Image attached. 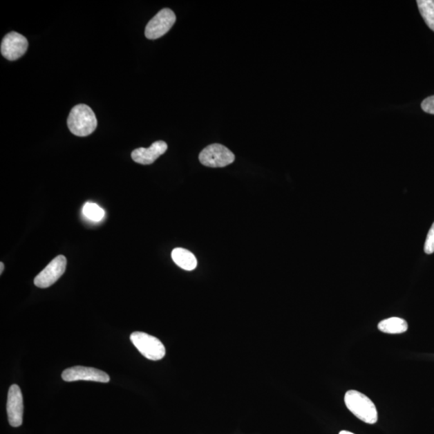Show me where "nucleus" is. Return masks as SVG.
<instances>
[{
	"instance_id": "10",
	"label": "nucleus",
	"mask_w": 434,
	"mask_h": 434,
	"mask_svg": "<svg viewBox=\"0 0 434 434\" xmlns=\"http://www.w3.org/2000/svg\"><path fill=\"white\" fill-rule=\"evenodd\" d=\"M167 150V144L164 141L155 142L149 148L140 147L133 151L131 157L133 160L142 165H150L158 158L164 155Z\"/></svg>"
},
{
	"instance_id": "16",
	"label": "nucleus",
	"mask_w": 434,
	"mask_h": 434,
	"mask_svg": "<svg viewBox=\"0 0 434 434\" xmlns=\"http://www.w3.org/2000/svg\"><path fill=\"white\" fill-rule=\"evenodd\" d=\"M422 108L426 113L434 115V95L426 98L422 103Z\"/></svg>"
},
{
	"instance_id": "11",
	"label": "nucleus",
	"mask_w": 434,
	"mask_h": 434,
	"mask_svg": "<svg viewBox=\"0 0 434 434\" xmlns=\"http://www.w3.org/2000/svg\"><path fill=\"white\" fill-rule=\"evenodd\" d=\"M171 258L174 263L182 270H194L197 266V260L194 254L182 248H176L172 251Z\"/></svg>"
},
{
	"instance_id": "6",
	"label": "nucleus",
	"mask_w": 434,
	"mask_h": 434,
	"mask_svg": "<svg viewBox=\"0 0 434 434\" xmlns=\"http://www.w3.org/2000/svg\"><path fill=\"white\" fill-rule=\"evenodd\" d=\"M66 256H57L37 276L34 284L39 288L50 287L66 272Z\"/></svg>"
},
{
	"instance_id": "14",
	"label": "nucleus",
	"mask_w": 434,
	"mask_h": 434,
	"mask_svg": "<svg viewBox=\"0 0 434 434\" xmlns=\"http://www.w3.org/2000/svg\"><path fill=\"white\" fill-rule=\"evenodd\" d=\"M83 214L85 215L88 219L98 222L103 219V217L105 216V211L100 205L93 203V202H88V203L84 206Z\"/></svg>"
},
{
	"instance_id": "1",
	"label": "nucleus",
	"mask_w": 434,
	"mask_h": 434,
	"mask_svg": "<svg viewBox=\"0 0 434 434\" xmlns=\"http://www.w3.org/2000/svg\"><path fill=\"white\" fill-rule=\"evenodd\" d=\"M67 123L72 134L79 137L91 135L97 126L95 113L90 106L84 104L72 108Z\"/></svg>"
},
{
	"instance_id": "3",
	"label": "nucleus",
	"mask_w": 434,
	"mask_h": 434,
	"mask_svg": "<svg viewBox=\"0 0 434 434\" xmlns=\"http://www.w3.org/2000/svg\"><path fill=\"white\" fill-rule=\"evenodd\" d=\"M131 340L142 356L151 361H160L165 357L164 345L159 339L152 335L136 332L131 334Z\"/></svg>"
},
{
	"instance_id": "5",
	"label": "nucleus",
	"mask_w": 434,
	"mask_h": 434,
	"mask_svg": "<svg viewBox=\"0 0 434 434\" xmlns=\"http://www.w3.org/2000/svg\"><path fill=\"white\" fill-rule=\"evenodd\" d=\"M176 21V17L172 10L169 8L161 10L147 23L145 29L146 37L150 39H156L164 36L174 26Z\"/></svg>"
},
{
	"instance_id": "2",
	"label": "nucleus",
	"mask_w": 434,
	"mask_h": 434,
	"mask_svg": "<svg viewBox=\"0 0 434 434\" xmlns=\"http://www.w3.org/2000/svg\"><path fill=\"white\" fill-rule=\"evenodd\" d=\"M344 402L349 411L359 420L370 425L377 422V407L364 394L356 390H349L345 394Z\"/></svg>"
},
{
	"instance_id": "12",
	"label": "nucleus",
	"mask_w": 434,
	"mask_h": 434,
	"mask_svg": "<svg viewBox=\"0 0 434 434\" xmlns=\"http://www.w3.org/2000/svg\"><path fill=\"white\" fill-rule=\"evenodd\" d=\"M378 329L384 333L402 334L408 330V323L406 320L401 318H389L379 323Z\"/></svg>"
},
{
	"instance_id": "4",
	"label": "nucleus",
	"mask_w": 434,
	"mask_h": 434,
	"mask_svg": "<svg viewBox=\"0 0 434 434\" xmlns=\"http://www.w3.org/2000/svg\"><path fill=\"white\" fill-rule=\"evenodd\" d=\"M199 159L202 164L209 167H224L235 160V155L226 147L214 144L200 152Z\"/></svg>"
},
{
	"instance_id": "9",
	"label": "nucleus",
	"mask_w": 434,
	"mask_h": 434,
	"mask_svg": "<svg viewBox=\"0 0 434 434\" xmlns=\"http://www.w3.org/2000/svg\"><path fill=\"white\" fill-rule=\"evenodd\" d=\"M8 422L12 427L22 425L23 415V401L21 388L12 384L9 388L7 402Z\"/></svg>"
},
{
	"instance_id": "8",
	"label": "nucleus",
	"mask_w": 434,
	"mask_h": 434,
	"mask_svg": "<svg viewBox=\"0 0 434 434\" xmlns=\"http://www.w3.org/2000/svg\"><path fill=\"white\" fill-rule=\"evenodd\" d=\"M62 379L67 382L86 381L100 383H108L110 377L105 372L93 368L75 366L68 369L62 373Z\"/></svg>"
},
{
	"instance_id": "13",
	"label": "nucleus",
	"mask_w": 434,
	"mask_h": 434,
	"mask_svg": "<svg viewBox=\"0 0 434 434\" xmlns=\"http://www.w3.org/2000/svg\"><path fill=\"white\" fill-rule=\"evenodd\" d=\"M417 3L424 21L434 32V0H418Z\"/></svg>"
},
{
	"instance_id": "15",
	"label": "nucleus",
	"mask_w": 434,
	"mask_h": 434,
	"mask_svg": "<svg viewBox=\"0 0 434 434\" xmlns=\"http://www.w3.org/2000/svg\"><path fill=\"white\" fill-rule=\"evenodd\" d=\"M424 250H425L426 254H432L434 253V223L430 231H428Z\"/></svg>"
},
{
	"instance_id": "7",
	"label": "nucleus",
	"mask_w": 434,
	"mask_h": 434,
	"mask_svg": "<svg viewBox=\"0 0 434 434\" xmlns=\"http://www.w3.org/2000/svg\"><path fill=\"white\" fill-rule=\"evenodd\" d=\"M28 48L26 37L21 34L12 32L7 34L1 43V53L9 61H16L26 54Z\"/></svg>"
},
{
	"instance_id": "17",
	"label": "nucleus",
	"mask_w": 434,
	"mask_h": 434,
	"mask_svg": "<svg viewBox=\"0 0 434 434\" xmlns=\"http://www.w3.org/2000/svg\"><path fill=\"white\" fill-rule=\"evenodd\" d=\"M4 270V265L3 263H0V274H3V271Z\"/></svg>"
},
{
	"instance_id": "18",
	"label": "nucleus",
	"mask_w": 434,
	"mask_h": 434,
	"mask_svg": "<svg viewBox=\"0 0 434 434\" xmlns=\"http://www.w3.org/2000/svg\"><path fill=\"white\" fill-rule=\"evenodd\" d=\"M339 434H355V433L349 432V431H343L340 432Z\"/></svg>"
}]
</instances>
